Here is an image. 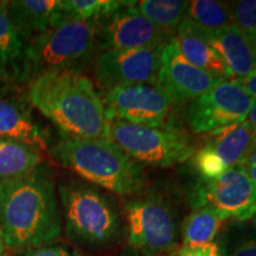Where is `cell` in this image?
<instances>
[{
	"mask_svg": "<svg viewBox=\"0 0 256 256\" xmlns=\"http://www.w3.org/2000/svg\"><path fill=\"white\" fill-rule=\"evenodd\" d=\"M0 226L6 250L14 252L60 238L63 226L57 185L46 162L22 177L0 180Z\"/></svg>",
	"mask_w": 256,
	"mask_h": 256,
	"instance_id": "cell-1",
	"label": "cell"
},
{
	"mask_svg": "<svg viewBox=\"0 0 256 256\" xmlns=\"http://www.w3.org/2000/svg\"><path fill=\"white\" fill-rule=\"evenodd\" d=\"M26 100L66 136L110 139V121L94 84L81 72H51L28 81Z\"/></svg>",
	"mask_w": 256,
	"mask_h": 256,
	"instance_id": "cell-2",
	"label": "cell"
},
{
	"mask_svg": "<svg viewBox=\"0 0 256 256\" xmlns=\"http://www.w3.org/2000/svg\"><path fill=\"white\" fill-rule=\"evenodd\" d=\"M66 236L89 252L110 249L121 240L124 226L114 197L81 178H64L57 185Z\"/></svg>",
	"mask_w": 256,
	"mask_h": 256,
	"instance_id": "cell-3",
	"label": "cell"
},
{
	"mask_svg": "<svg viewBox=\"0 0 256 256\" xmlns=\"http://www.w3.org/2000/svg\"><path fill=\"white\" fill-rule=\"evenodd\" d=\"M49 154L78 178L112 194H133L145 185V174L139 162L110 139L64 136L49 148Z\"/></svg>",
	"mask_w": 256,
	"mask_h": 256,
	"instance_id": "cell-4",
	"label": "cell"
},
{
	"mask_svg": "<svg viewBox=\"0 0 256 256\" xmlns=\"http://www.w3.org/2000/svg\"><path fill=\"white\" fill-rule=\"evenodd\" d=\"M96 50V25L64 19L26 44L25 81L51 72H81Z\"/></svg>",
	"mask_w": 256,
	"mask_h": 256,
	"instance_id": "cell-5",
	"label": "cell"
},
{
	"mask_svg": "<svg viewBox=\"0 0 256 256\" xmlns=\"http://www.w3.org/2000/svg\"><path fill=\"white\" fill-rule=\"evenodd\" d=\"M128 246L142 256H171L178 244V223L164 197L150 194L124 204Z\"/></svg>",
	"mask_w": 256,
	"mask_h": 256,
	"instance_id": "cell-6",
	"label": "cell"
},
{
	"mask_svg": "<svg viewBox=\"0 0 256 256\" xmlns=\"http://www.w3.org/2000/svg\"><path fill=\"white\" fill-rule=\"evenodd\" d=\"M110 139L139 164L159 168L182 164L194 153L190 138L172 128L110 121Z\"/></svg>",
	"mask_w": 256,
	"mask_h": 256,
	"instance_id": "cell-7",
	"label": "cell"
},
{
	"mask_svg": "<svg viewBox=\"0 0 256 256\" xmlns=\"http://www.w3.org/2000/svg\"><path fill=\"white\" fill-rule=\"evenodd\" d=\"M194 209L209 206L224 220L247 222L256 218V185L243 165L226 170L220 177L200 180L191 194Z\"/></svg>",
	"mask_w": 256,
	"mask_h": 256,
	"instance_id": "cell-8",
	"label": "cell"
},
{
	"mask_svg": "<svg viewBox=\"0 0 256 256\" xmlns=\"http://www.w3.org/2000/svg\"><path fill=\"white\" fill-rule=\"evenodd\" d=\"M255 98L232 80H220L212 88L190 102L188 122L194 133L215 132L243 122Z\"/></svg>",
	"mask_w": 256,
	"mask_h": 256,
	"instance_id": "cell-9",
	"label": "cell"
},
{
	"mask_svg": "<svg viewBox=\"0 0 256 256\" xmlns=\"http://www.w3.org/2000/svg\"><path fill=\"white\" fill-rule=\"evenodd\" d=\"M136 2H126L119 10L96 25V49L128 50L165 46L171 36L152 24L136 8Z\"/></svg>",
	"mask_w": 256,
	"mask_h": 256,
	"instance_id": "cell-10",
	"label": "cell"
},
{
	"mask_svg": "<svg viewBox=\"0 0 256 256\" xmlns=\"http://www.w3.org/2000/svg\"><path fill=\"white\" fill-rule=\"evenodd\" d=\"M108 121L164 127L171 102L164 92L151 84L115 87L106 92L102 98Z\"/></svg>",
	"mask_w": 256,
	"mask_h": 256,
	"instance_id": "cell-11",
	"label": "cell"
},
{
	"mask_svg": "<svg viewBox=\"0 0 256 256\" xmlns=\"http://www.w3.org/2000/svg\"><path fill=\"white\" fill-rule=\"evenodd\" d=\"M162 48L101 51L95 60V78L106 90L124 86H156Z\"/></svg>",
	"mask_w": 256,
	"mask_h": 256,
	"instance_id": "cell-12",
	"label": "cell"
},
{
	"mask_svg": "<svg viewBox=\"0 0 256 256\" xmlns=\"http://www.w3.org/2000/svg\"><path fill=\"white\" fill-rule=\"evenodd\" d=\"M211 133L212 138L192 156V162L202 180H211L230 168L243 165L256 145V136L247 121Z\"/></svg>",
	"mask_w": 256,
	"mask_h": 256,
	"instance_id": "cell-13",
	"label": "cell"
},
{
	"mask_svg": "<svg viewBox=\"0 0 256 256\" xmlns=\"http://www.w3.org/2000/svg\"><path fill=\"white\" fill-rule=\"evenodd\" d=\"M220 81L188 62L174 37L162 48L156 87L168 96L171 104L194 101Z\"/></svg>",
	"mask_w": 256,
	"mask_h": 256,
	"instance_id": "cell-14",
	"label": "cell"
},
{
	"mask_svg": "<svg viewBox=\"0 0 256 256\" xmlns=\"http://www.w3.org/2000/svg\"><path fill=\"white\" fill-rule=\"evenodd\" d=\"M191 26L222 57L232 81L240 83L256 69V46L235 25L218 31L202 30L194 24Z\"/></svg>",
	"mask_w": 256,
	"mask_h": 256,
	"instance_id": "cell-15",
	"label": "cell"
},
{
	"mask_svg": "<svg viewBox=\"0 0 256 256\" xmlns=\"http://www.w3.org/2000/svg\"><path fill=\"white\" fill-rule=\"evenodd\" d=\"M0 136L19 140L40 151L48 150L46 136L34 120L28 102L2 87H0Z\"/></svg>",
	"mask_w": 256,
	"mask_h": 256,
	"instance_id": "cell-16",
	"label": "cell"
},
{
	"mask_svg": "<svg viewBox=\"0 0 256 256\" xmlns=\"http://www.w3.org/2000/svg\"><path fill=\"white\" fill-rule=\"evenodd\" d=\"M8 14L20 36L28 42L64 20L62 0L8 2Z\"/></svg>",
	"mask_w": 256,
	"mask_h": 256,
	"instance_id": "cell-17",
	"label": "cell"
},
{
	"mask_svg": "<svg viewBox=\"0 0 256 256\" xmlns=\"http://www.w3.org/2000/svg\"><path fill=\"white\" fill-rule=\"evenodd\" d=\"M26 44L10 17L8 2H0V81H25Z\"/></svg>",
	"mask_w": 256,
	"mask_h": 256,
	"instance_id": "cell-18",
	"label": "cell"
},
{
	"mask_svg": "<svg viewBox=\"0 0 256 256\" xmlns=\"http://www.w3.org/2000/svg\"><path fill=\"white\" fill-rule=\"evenodd\" d=\"M178 49L188 62L220 80H232L228 66L218 54L202 38L188 20H183L174 34Z\"/></svg>",
	"mask_w": 256,
	"mask_h": 256,
	"instance_id": "cell-19",
	"label": "cell"
},
{
	"mask_svg": "<svg viewBox=\"0 0 256 256\" xmlns=\"http://www.w3.org/2000/svg\"><path fill=\"white\" fill-rule=\"evenodd\" d=\"M44 162L40 150L12 138L0 136V180L30 174Z\"/></svg>",
	"mask_w": 256,
	"mask_h": 256,
	"instance_id": "cell-20",
	"label": "cell"
},
{
	"mask_svg": "<svg viewBox=\"0 0 256 256\" xmlns=\"http://www.w3.org/2000/svg\"><path fill=\"white\" fill-rule=\"evenodd\" d=\"M223 222L222 216L212 206H203L196 208L185 218L182 226L183 246L202 247L212 243Z\"/></svg>",
	"mask_w": 256,
	"mask_h": 256,
	"instance_id": "cell-21",
	"label": "cell"
},
{
	"mask_svg": "<svg viewBox=\"0 0 256 256\" xmlns=\"http://www.w3.org/2000/svg\"><path fill=\"white\" fill-rule=\"evenodd\" d=\"M136 8L165 34L174 37L186 14L188 2L182 0H142L136 2Z\"/></svg>",
	"mask_w": 256,
	"mask_h": 256,
	"instance_id": "cell-22",
	"label": "cell"
},
{
	"mask_svg": "<svg viewBox=\"0 0 256 256\" xmlns=\"http://www.w3.org/2000/svg\"><path fill=\"white\" fill-rule=\"evenodd\" d=\"M185 19L202 30H222L232 25V2L216 0L188 2Z\"/></svg>",
	"mask_w": 256,
	"mask_h": 256,
	"instance_id": "cell-23",
	"label": "cell"
},
{
	"mask_svg": "<svg viewBox=\"0 0 256 256\" xmlns=\"http://www.w3.org/2000/svg\"><path fill=\"white\" fill-rule=\"evenodd\" d=\"M124 4V0H62L64 18L94 25Z\"/></svg>",
	"mask_w": 256,
	"mask_h": 256,
	"instance_id": "cell-24",
	"label": "cell"
},
{
	"mask_svg": "<svg viewBox=\"0 0 256 256\" xmlns=\"http://www.w3.org/2000/svg\"><path fill=\"white\" fill-rule=\"evenodd\" d=\"M217 246L220 256H256V234L226 232Z\"/></svg>",
	"mask_w": 256,
	"mask_h": 256,
	"instance_id": "cell-25",
	"label": "cell"
},
{
	"mask_svg": "<svg viewBox=\"0 0 256 256\" xmlns=\"http://www.w3.org/2000/svg\"><path fill=\"white\" fill-rule=\"evenodd\" d=\"M232 25L256 46V0L232 2Z\"/></svg>",
	"mask_w": 256,
	"mask_h": 256,
	"instance_id": "cell-26",
	"label": "cell"
},
{
	"mask_svg": "<svg viewBox=\"0 0 256 256\" xmlns=\"http://www.w3.org/2000/svg\"><path fill=\"white\" fill-rule=\"evenodd\" d=\"M14 256H84L78 248L63 243H51L42 247L14 252Z\"/></svg>",
	"mask_w": 256,
	"mask_h": 256,
	"instance_id": "cell-27",
	"label": "cell"
},
{
	"mask_svg": "<svg viewBox=\"0 0 256 256\" xmlns=\"http://www.w3.org/2000/svg\"><path fill=\"white\" fill-rule=\"evenodd\" d=\"M171 256H220V252L216 242L202 247H185L176 250Z\"/></svg>",
	"mask_w": 256,
	"mask_h": 256,
	"instance_id": "cell-28",
	"label": "cell"
},
{
	"mask_svg": "<svg viewBox=\"0 0 256 256\" xmlns=\"http://www.w3.org/2000/svg\"><path fill=\"white\" fill-rule=\"evenodd\" d=\"M240 84L247 90L248 94H250L256 100V69L252 72L244 80L240 82Z\"/></svg>",
	"mask_w": 256,
	"mask_h": 256,
	"instance_id": "cell-29",
	"label": "cell"
},
{
	"mask_svg": "<svg viewBox=\"0 0 256 256\" xmlns=\"http://www.w3.org/2000/svg\"><path fill=\"white\" fill-rule=\"evenodd\" d=\"M246 121H247L249 127H250L252 133H254V136H256V100L254 101V104H252V107L250 112H249Z\"/></svg>",
	"mask_w": 256,
	"mask_h": 256,
	"instance_id": "cell-30",
	"label": "cell"
},
{
	"mask_svg": "<svg viewBox=\"0 0 256 256\" xmlns=\"http://www.w3.org/2000/svg\"><path fill=\"white\" fill-rule=\"evenodd\" d=\"M243 165H250V166H256V145L254 146V148L252 150V152L249 153L247 160Z\"/></svg>",
	"mask_w": 256,
	"mask_h": 256,
	"instance_id": "cell-31",
	"label": "cell"
},
{
	"mask_svg": "<svg viewBox=\"0 0 256 256\" xmlns=\"http://www.w3.org/2000/svg\"><path fill=\"white\" fill-rule=\"evenodd\" d=\"M247 170V172L250 176V178L254 180V183L256 185V166H250V165H243Z\"/></svg>",
	"mask_w": 256,
	"mask_h": 256,
	"instance_id": "cell-32",
	"label": "cell"
},
{
	"mask_svg": "<svg viewBox=\"0 0 256 256\" xmlns=\"http://www.w3.org/2000/svg\"><path fill=\"white\" fill-rule=\"evenodd\" d=\"M5 254H6V247L4 243V238H2V226H0V256H5Z\"/></svg>",
	"mask_w": 256,
	"mask_h": 256,
	"instance_id": "cell-33",
	"label": "cell"
},
{
	"mask_svg": "<svg viewBox=\"0 0 256 256\" xmlns=\"http://www.w3.org/2000/svg\"><path fill=\"white\" fill-rule=\"evenodd\" d=\"M115 256H142V255H139L136 252H122V254L115 255Z\"/></svg>",
	"mask_w": 256,
	"mask_h": 256,
	"instance_id": "cell-34",
	"label": "cell"
}]
</instances>
